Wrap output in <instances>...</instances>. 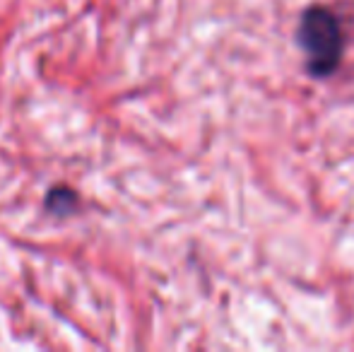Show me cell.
<instances>
[{
    "label": "cell",
    "mask_w": 354,
    "mask_h": 352,
    "mask_svg": "<svg viewBox=\"0 0 354 352\" xmlns=\"http://www.w3.org/2000/svg\"><path fill=\"white\" fill-rule=\"evenodd\" d=\"M46 207L51 212H58V215H66V212L77 207V196L71 188H53L46 196Z\"/></svg>",
    "instance_id": "obj_2"
},
{
    "label": "cell",
    "mask_w": 354,
    "mask_h": 352,
    "mask_svg": "<svg viewBox=\"0 0 354 352\" xmlns=\"http://www.w3.org/2000/svg\"><path fill=\"white\" fill-rule=\"evenodd\" d=\"M297 44L306 56V73L311 77H328L337 71L345 53L342 24L330 8H306L297 27Z\"/></svg>",
    "instance_id": "obj_1"
}]
</instances>
